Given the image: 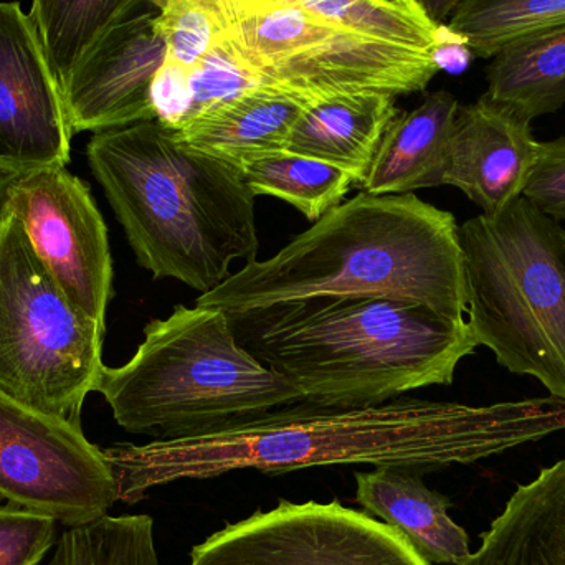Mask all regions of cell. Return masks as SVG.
<instances>
[{"instance_id": "11", "label": "cell", "mask_w": 565, "mask_h": 565, "mask_svg": "<svg viewBox=\"0 0 565 565\" xmlns=\"http://www.w3.org/2000/svg\"><path fill=\"white\" fill-rule=\"evenodd\" d=\"M9 211L53 281L83 315L106 328L113 298L108 228L88 184L66 166L15 174Z\"/></svg>"}, {"instance_id": "27", "label": "cell", "mask_w": 565, "mask_h": 565, "mask_svg": "<svg viewBox=\"0 0 565 565\" xmlns=\"http://www.w3.org/2000/svg\"><path fill=\"white\" fill-rule=\"evenodd\" d=\"M56 523L12 501L0 504V565H40L55 544Z\"/></svg>"}, {"instance_id": "32", "label": "cell", "mask_w": 565, "mask_h": 565, "mask_svg": "<svg viewBox=\"0 0 565 565\" xmlns=\"http://www.w3.org/2000/svg\"><path fill=\"white\" fill-rule=\"evenodd\" d=\"M13 175L15 174H10V172L0 169V224L9 214L10 184H12Z\"/></svg>"}, {"instance_id": "14", "label": "cell", "mask_w": 565, "mask_h": 565, "mask_svg": "<svg viewBox=\"0 0 565 565\" xmlns=\"http://www.w3.org/2000/svg\"><path fill=\"white\" fill-rule=\"evenodd\" d=\"M540 141L531 122L481 96L455 118L444 185L460 189L484 215L523 195Z\"/></svg>"}, {"instance_id": "9", "label": "cell", "mask_w": 565, "mask_h": 565, "mask_svg": "<svg viewBox=\"0 0 565 565\" xmlns=\"http://www.w3.org/2000/svg\"><path fill=\"white\" fill-rule=\"evenodd\" d=\"M191 565H431L398 531L331 503L281 501L192 550Z\"/></svg>"}, {"instance_id": "8", "label": "cell", "mask_w": 565, "mask_h": 565, "mask_svg": "<svg viewBox=\"0 0 565 565\" xmlns=\"http://www.w3.org/2000/svg\"><path fill=\"white\" fill-rule=\"evenodd\" d=\"M105 332L53 281L9 211L0 224V394L82 427L105 369Z\"/></svg>"}, {"instance_id": "19", "label": "cell", "mask_w": 565, "mask_h": 565, "mask_svg": "<svg viewBox=\"0 0 565 565\" xmlns=\"http://www.w3.org/2000/svg\"><path fill=\"white\" fill-rule=\"evenodd\" d=\"M306 103L268 89H252L221 103L175 131L188 148L241 168L268 152L286 151Z\"/></svg>"}, {"instance_id": "23", "label": "cell", "mask_w": 565, "mask_h": 565, "mask_svg": "<svg viewBox=\"0 0 565 565\" xmlns=\"http://www.w3.org/2000/svg\"><path fill=\"white\" fill-rule=\"evenodd\" d=\"M447 25L471 55L490 60L514 40L565 26V0H463Z\"/></svg>"}, {"instance_id": "22", "label": "cell", "mask_w": 565, "mask_h": 565, "mask_svg": "<svg viewBox=\"0 0 565 565\" xmlns=\"http://www.w3.org/2000/svg\"><path fill=\"white\" fill-rule=\"evenodd\" d=\"M241 171L255 195L281 199L312 224L338 207L355 185L344 169L289 151L258 156Z\"/></svg>"}, {"instance_id": "2", "label": "cell", "mask_w": 565, "mask_h": 565, "mask_svg": "<svg viewBox=\"0 0 565 565\" xmlns=\"http://www.w3.org/2000/svg\"><path fill=\"white\" fill-rule=\"evenodd\" d=\"M381 296L467 321L458 224L451 212L415 194L359 192L274 257L247 262L195 305L234 315L308 299Z\"/></svg>"}, {"instance_id": "15", "label": "cell", "mask_w": 565, "mask_h": 565, "mask_svg": "<svg viewBox=\"0 0 565 565\" xmlns=\"http://www.w3.org/2000/svg\"><path fill=\"white\" fill-rule=\"evenodd\" d=\"M424 475L407 467L355 473V501L398 531L428 563L465 565L471 557L470 537L448 514L450 500L430 490Z\"/></svg>"}, {"instance_id": "21", "label": "cell", "mask_w": 565, "mask_h": 565, "mask_svg": "<svg viewBox=\"0 0 565 565\" xmlns=\"http://www.w3.org/2000/svg\"><path fill=\"white\" fill-rule=\"evenodd\" d=\"M145 2L151 0H32L29 15L60 89L95 43Z\"/></svg>"}, {"instance_id": "25", "label": "cell", "mask_w": 565, "mask_h": 565, "mask_svg": "<svg viewBox=\"0 0 565 565\" xmlns=\"http://www.w3.org/2000/svg\"><path fill=\"white\" fill-rule=\"evenodd\" d=\"M46 565H161L154 520L148 514L106 516L70 527Z\"/></svg>"}, {"instance_id": "3", "label": "cell", "mask_w": 565, "mask_h": 565, "mask_svg": "<svg viewBox=\"0 0 565 565\" xmlns=\"http://www.w3.org/2000/svg\"><path fill=\"white\" fill-rule=\"evenodd\" d=\"M228 316L238 342L311 404L374 405L450 385L478 348L467 321L384 296L308 299Z\"/></svg>"}, {"instance_id": "20", "label": "cell", "mask_w": 565, "mask_h": 565, "mask_svg": "<svg viewBox=\"0 0 565 565\" xmlns=\"http://www.w3.org/2000/svg\"><path fill=\"white\" fill-rule=\"evenodd\" d=\"M484 98L524 121L565 106V26L514 40L491 56Z\"/></svg>"}, {"instance_id": "30", "label": "cell", "mask_w": 565, "mask_h": 565, "mask_svg": "<svg viewBox=\"0 0 565 565\" xmlns=\"http://www.w3.org/2000/svg\"><path fill=\"white\" fill-rule=\"evenodd\" d=\"M191 72L188 66L166 56L152 82L151 102L156 121L174 131L188 121L192 102Z\"/></svg>"}, {"instance_id": "28", "label": "cell", "mask_w": 565, "mask_h": 565, "mask_svg": "<svg viewBox=\"0 0 565 565\" xmlns=\"http://www.w3.org/2000/svg\"><path fill=\"white\" fill-rule=\"evenodd\" d=\"M151 3L159 9L169 58L194 68L215 43L211 15L191 0H151Z\"/></svg>"}, {"instance_id": "10", "label": "cell", "mask_w": 565, "mask_h": 565, "mask_svg": "<svg viewBox=\"0 0 565 565\" xmlns=\"http://www.w3.org/2000/svg\"><path fill=\"white\" fill-rule=\"evenodd\" d=\"M0 497L68 527L106 516L119 501L105 450L82 427L0 394Z\"/></svg>"}, {"instance_id": "7", "label": "cell", "mask_w": 565, "mask_h": 565, "mask_svg": "<svg viewBox=\"0 0 565 565\" xmlns=\"http://www.w3.org/2000/svg\"><path fill=\"white\" fill-rule=\"evenodd\" d=\"M211 15L215 42L258 88L309 103L342 93L424 92L440 72L434 52L359 35L274 0H191Z\"/></svg>"}, {"instance_id": "33", "label": "cell", "mask_w": 565, "mask_h": 565, "mask_svg": "<svg viewBox=\"0 0 565 565\" xmlns=\"http://www.w3.org/2000/svg\"><path fill=\"white\" fill-rule=\"evenodd\" d=\"M381 2L394 3V6H414L415 0H381Z\"/></svg>"}, {"instance_id": "17", "label": "cell", "mask_w": 565, "mask_h": 565, "mask_svg": "<svg viewBox=\"0 0 565 565\" xmlns=\"http://www.w3.org/2000/svg\"><path fill=\"white\" fill-rule=\"evenodd\" d=\"M398 115L387 93H342L305 106L286 151L344 169L361 188L375 151Z\"/></svg>"}, {"instance_id": "5", "label": "cell", "mask_w": 565, "mask_h": 565, "mask_svg": "<svg viewBox=\"0 0 565 565\" xmlns=\"http://www.w3.org/2000/svg\"><path fill=\"white\" fill-rule=\"evenodd\" d=\"M98 392L119 427L154 440L207 434L302 401L238 342L227 312L198 305L149 321L136 354L121 367L105 365Z\"/></svg>"}, {"instance_id": "24", "label": "cell", "mask_w": 565, "mask_h": 565, "mask_svg": "<svg viewBox=\"0 0 565 565\" xmlns=\"http://www.w3.org/2000/svg\"><path fill=\"white\" fill-rule=\"evenodd\" d=\"M291 3L311 15L359 35L412 49L437 52L448 33L447 23H435L414 6H394L381 0H274Z\"/></svg>"}, {"instance_id": "6", "label": "cell", "mask_w": 565, "mask_h": 565, "mask_svg": "<svg viewBox=\"0 0 565 565\" xmlns=\"http://www.w3.org/2000/svg\"><path fill=\"white\" fill-rule=\"evenodd\" d=\"M467 322L511 374L565 402V228L526 198L458 227Z\"/></svg>"}, {"instance_id": "1", "label": "cell", "mask_w": 565, "mask_h": 565, "mask_svg": "<svg viewBox=\"0 0 565 565\" xmlns=\"http://www.w3.org/2000/svg\"><path fill=\"white\" fill-rule=\"evenodd\" d=\"M565 431V402L523 398L493 405L398 397L374 405L296 402L192 437L105 448L119 501L152 488L232 471L281 475L334 465L407 467L430 473L498 457Z\"/></svg>"}, {"instance_id": "26", "label": "cell", "mask_w": 565, "mask_h": 565, "mask_svg": "<svg viewBox=\"0 0 565 565\" xmlns=\"http://www.w3.org/2000/svg\"><path fill=\"white\" fill-rule=\"evenodd\" d=\"M191 83V109L184 126L221 103L237 98L252 89H260L252 73L235 62L234 56L228 55L217 42L192 68Z\"/></svg>"}, {"instance_id": "13", "label": "cell", "mask_w": 565, "mask_h": 565, "mask_svg": "<svg viewBox=\"0 0 565 565\" xmlns=\"http://www.w3.org/2000/svg\"><path fill=\"white\" fill-rule=\"evenodd\" d=\"M166 56L159 13L129 17L106 32L62 89L73 135L156 119L151 88Z\"/></svg>"}, {"instance_id": "31", "label": "cell", "mask_w": 565, "mask_h": 565, "mask_svg": "<svg viewBox=\"0 0 565 565\" xmlns=\"http://www.w3.org/2000/svg\"><path fill=\"white\" fill-rule=\"evenodd\" d=\"M415 2L435 23H447L463 0H415Z\"/></svg>"}, {"instance_id": "18", "label": "cell", "mask_w": 565, "mask_h": 565, "mask_svg": "<svg viewBox=\"0 0 565 565\" xmlns=\"http://www.w3.org/2000/svg\"><path fill=\"white\" fill-rule=\"evenodd\" d=\"M465 565H565V460L516 488Z\"/></svg>"}, {"instance_id": "16", "label": "cell", "mask_w": 565, "mask_h": 565, "mask_svg": "<svg viewBox=\"0 0 565 565\" xmlns=\"http://www.w3.org/2000/svg\"><path fill=\"white\" fill-rule=\"evenodd\" d=\"M458 108V99L440 89L412 111L398 113L375 151L361 192L401 195L444 185Z\"/></svg>"}, {"instance_id": "12", "label": "cell", "mask_w": 565, "mask_h": 565, "mask_svg": "<svg viewBox=\"0 0 565 565\" xmlns=\"http://www.w3.org/2000/svg\"><path fill=\"white\" fill-rule=\"evenodd\" d=\"M65 102L30 15L0 2V169L22 174L70 162Z\"/></svg>"}, {"instance_id": "4", "label": "cell", "mask_w": 565, "mask_h": 565, "mask_svg": "<svg viewBox=\"0 0 565 565\" xmlns=\"http://www.w3.org/2000/svg\"><path fill=\"white\" fill-rule=\"evenodd\" d=\"M86 158L156 280L212 291L235 262L257 258L255 199L241 168L188 148L156 121L93 132Z\"/></svg>"}, {"instance_id": "29", "label": "cell", "mask_w": 565, "mask_h": 565, "mask_svg": "<svg viewBox=\"0 0 565 565\" xmlns=\"http://www.w3.org/2000/svg\"><path fill=\"white\" fill-rule=\"evenodd\" d=\"M523 198L557 222H565V136L540 141Z\"/></svg>"}]
</instances>
